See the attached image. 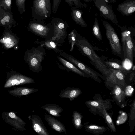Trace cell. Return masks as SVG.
I'll return each mask as SVG.
<instances>
[{
  "label": "cell",
  "mask_w": 135,
  "mask_h": 135,
  "mask_svg": "<svg viewBox=\"0 0 135 135\" xmlns=\"http://www.w3.org/2000/svg\"><path fill=\"white\" fill-rule=\"evenodd\" d=\"M75 46L82 54L89 59L91 64L105 77L108 73L109 68L104 63L101 57L96 53L94 47L87 40L81 36L77 41Z\"/></svg>",
  "instance_id": "6da1fadb"
},
{
  "label": "cell",
  "mask_w": 135,
  "mask_h": 135,
  "mask_svg": "<svg viewBox=\"0 0 135 135\" xmlns=\"http://www.w3.org/2000/svg\"><path fill=\"white\" fill-rule=\"evenodd\" d=\"M61 55L67 60L73 64L78 69L87 75L90 78L100 83V78L104 80L105 77L103 75L89 67L84 63L76 59L73 56L63 52Z\"/></svg>",
  "instance_id": "7a4b0ae2"
},
{
  "label": "cell",
  "mask_w": 135,
  "mask_h": 135,
  "mask_svg": "<svg viewBox=\"0 0 135 135\" xmlns=\"http://www.w3.org/2000/svg\"><path fill=\"white\" fill-rule=\"evenodd\" d=\"M85 104L91 113L102 117L103 108L107 110L111 107L110 101L108 99L103 100L100 94L99 93L95 94L93 100L86 101Z\"/></svg>",
  "instance_id": "3957f363"
},
{
  "label": "cell",
  "mask_w": 135,
  "mask_h": 135,
  "mask_svg": "<svg viewBox=\"0 0 135 135\" xmlns=\"http://www.w3.org/2000/svg\"><path fill=\"white\" fill-rule=\"evenodd\" d=\"M105 27L106 36L108 40L112 51L118 54H121V47L119 40L113 27L108 22L101 20Z\"/></svg>",
  "instance_id": "277c9868"
},
{
  "label": "cell",
  "mask_w": 135,
  "mask_h": 135,
  "mask_svg": "<svg viewBox=\"0 0 135 135\" xmlns=\"http://www.w3.org/2000/svg\"><path fill=\"white\" fill-rule=\"evenodd\" d=\"M95 5L105 19L114 23L117 22V18L111 6L105 0H94Z\"/></svg>",
  "instance_id": "5b68a950"
},
{
  "label": "cell",
  "mask_w": 135,
  "mask_h": 135,
  "mask_svg": "<svg viewBox=\"0 0 135 135\" xmlns=\"http://www.w3.org/2000/svg\"><path fill=\"white\" fill-rule=\"evenodd\" d=\"M3 119L6 123L18 130H25V126L26 123L23 120L13 112H4L2 114Z\"/></svg>",
  "instance_id": "8992f818"
},
{
  "label": "cell",
  "mask_w": 135,
  "mask_h": 135,
  "mask_svg": "<svg viewBox=\"0 0 135 135\" xmlns=\"http://www.w3.org/2000/svg\"><path fill=\"white\" fill-rule=\"evenodd\" d=\"M104 80L105 85L109 86L124 82V76L120 71L109 68L108 73L105 76Z\"/></svg>",
  "instance_id": "52a82bcc"
},
{
  "label": "cell",
  "mask_w": 135,
  "mask_h": 135,
  "mask_svg": "<svg viewBox=\"0 0 135 135\" xmlns=\"http://www.w3.org/2000/svg\"><path fill=\"white\" fill-rule=\"evenodd\" d=\"M130 31L126 30L122 33V40L128 58L133 59V45Z\"/></svg>",
  "instance_id": "ba28073f"
},
{
  "label": "cell",
  "mask_w": 135,
  "mask_h": 135,
  "mask_svg": "<svg viewBox=\"0 0 135 135\" xmlns=\"http://www.w3.org/2000/svg\"><path fill=\"white\" fill-rule=\"evenodd\" d=\"M32 127L33 130L39 135H49L46 128L42 120L39 116L32 114L31 117Z\"/></svg>",
  "instance_id": "9c48e42d"
},
{
  "label": "cell",
  "mask_w": 135,
  "mask_h": 135,
  "mask_svg": "<svg viewBox=\"0 0 135 135\" xmlns=\"http://www.w3.org/2000/svg\"><path fill=\"white\" fill-rule=\"evenodd\" d=\"M44 118L48 125L52 129L59 133H64L67 134L66 129L65 125L52 116L45 113Z\"/></svg>",
  "instance_id": "30bf717a"
},
{
  "label": "cell",
  "mask_w": 135,
  "mask_h": 135,
  "mask_svg": "<svg viewBox=\"0 0 135 135\" xmlns=\"http://www.w3.org/2000/svg\"><path fill=\"white\" fill-rule=\"evenodd\" d=\"M117 9L124 16H129L135 11V0H126L119 4Z\"/></svg>",
  "instance_id": "8fae6325"
},
{
  "label": "cell",
  "mask_w": 135,
  "mask_h": 135,
  "mask_svg": "<svg viewBox=\"0 0 135 135\" xmlns=\"http://www.w3.org/2000/svg\"><path fill=\"white\" fill-rule=\"evenodd\" d=\"M82 93L81 90L80 88L68 87L61 91L59 95L61 98L69 99L72 101Z\"/></svg>",
  "instance_id": "7c38bea8"
},
{
  "label": "cell",
  "mask_w": 135,
  "mask_h": 135,
  "mask_svg": "<svg viewBox=\"0 0 135 135\" xmlns=\"http://www.w3.org/2000/svg\"><path fill=\"white\" fill-rule=\"evenodd\" d=\"M38 90L33 88L26 87H19L15 88L13 90H8V93L15 97H20L27 95L38 91Z\"/></svg>",
  "instance_id": "4fadbf2b"
},
{
  "label": "cell",
  "mask_w": 135,
  "mask_h": 135,
  "mask_svg": "<svg viewBox=\"0 0 135 135\" xmlns=\"http://www.w3.org/2000/svg\"><path fill=\"white\" fill-rule=\"evenodd\" d=\"M71 10L72 18L76 24L82 27H87V24L82 18L83 12L81 10L75 7H71Z\"/></svg>",
  "instance_id": "5bb4252c"
},
{
  "label": "cell",
  "mask_w": 135,
  "mask_h": 135,
  "mask_svg": "<svg viewBox=\"0 0 135 135\" xmlns=\"http://www.w3.org/2000/svg\"><path fill=\"white\" fill-rule=\"evenodd\" d=\"M59 60L63 65V69L67 71H71L83 77L89 78V76L85 74L73 64L64 59L59 57Z\"/></svg>",
  "instance_id": "9a60e30c"
},
{
  "label": "cell",
  "mask_w": 135,
  "mask_h": 135,
  "mask_svg": "<svg viewBox=\"0 0 135 135\" xmlns=\"http://www.w3.org/2000/svg\"><path fill=\"white\" fill-rule=\"evenodd\" d=\"M86 131L95 135L102 134L107 130L104 126H100L86 122L84 123Z\"/></svg>",
  "instance_id": "2e32d148"
},
{
  "label": "cell",
  "mask_w": 135,
  "mask_h": 135,
  "mask_svg": "<svg viewBox=\"0 0 135 135\" xmlns=\"http://www.w3.org/2000/svg\"><path fill=\"white\" fill-rule=\"evenodd\" d=\"M42 108L49 114L57 117L61 116L60 113L63 110L61 107L54 104L44 105L42 107Z\"/></svg>",
  "instance_id": "e0dca14e"
},
{
  "label": "cell",
  "mask_w": 135,
  "mask_h": 135,
  "mask_svg": "<svg viewBox=\"0 0 135 135\" xmlns=\"http://www.w3.org/2000/svg\"><path fill=\"white\" fill-rule=\"evenodd\" d=\"M32 81L26 80V79L23 78L12 79L7 81L5 83L4 87V88H8L20 84L32 83Z\"/></svg>",
  "instance_id": "ac0fdd59"
},
{
  "label": "cell",
  "mask_w": 135,
  "mask_h": 135,
  "mask_svg": "<svg viewBox=\"0 0 135 135\" xmlns=\"http://www.w3.org/2000/svg\"><path fill=\"white\" fill-rule=\"evenodd\" d=\"M35 8L40 15L46 17L48 12L45 0H35L34 2Z\"/></svg>",
  "instance_id": "d6986e66"
},
{
  "label": "cell",
  "mask_w": 135,
  "mask_h": 135,
  "mask_svg": "<svg viewBox=\"0 0 135 135\" xmlns=\"http://www.w3.org/2000/svg\"><path fill=\"white\" fill-rule=\"evenodd\" d=\"M81 36L74 29H73L68 34V38L69 44L70 45V52L73 51L77 41Z\"/></svg>",
  "instance_id": "ffe728a7"
},
{
  "label": "cell",
  "mask_w": 135,
  "mask_h": 135,
  "mask_svg": "<svg viewBox=\"0 0 135 135\" xmlns=\"http://www.w3.org/2000/svg\"><path fill=\"white\" fill-rule=\"evenodd\" d=\"M83 115L76 111H74L72 115V123L74 127L78 129H81L83 125L82 124L81 120Z\"/></svg>",
  "instance_id": "44dd1931"
},
{
  "label": "cell",
  "mask_w": 135,
  "mask_h": 135,
  "mask_svg": "<svg viewBox=\"0 0 135 135\" xmlns=\"http://www.w3.org/2000/svg\"><path fill=\"white\" fill-rule=\"evenodd\" d=\"M112 93L115 99L119 102L123 100L126 95L121 88L117 85L114 86Z\"/></svg>",
  "instance_id": "7402d4cb"
},
{
  "label": "cell",
  "mask_w": 135,
  "mask_h": 135,
  "mask_svg": "<svg viewBox=\"0 0 135 135\" xmlns=\"http://www.w3.org/2000/svg\"><path fill=\"white\" fill-rule=\"evenodd\" d=\"M102 113L103 116V118L105 119V122L108 127L112 131L116 132V128L112 118L107 112V109L105 108H103Z\"/></svg>",
  "instance_id": "603a6c76"
},
{
  "label": "cell",
  "mask_w": 135,
  "mask_h": 135,
  "mask_svg": "<svg viewBox=\"0 0 135 135\" xmlns=\"http://www.w3.org/2000/svg\"><path fill=\"white\" fill-rule=\"evenodd\" d=\"M93 33L94 36L99 41L102 39L98 20L96 17L95 19L94 24L92 29Z\"/></svg>",
  "instance_id": "cb8c5ba5"
},
{
  "label": "cell",
  "mask_w": 135,
  "mask_h": 135,
  "mask_svg": "<svg viewBox=\"0 0 135 135\" xmlns=\"http://www.w3.org/2000/svg\"><path fill=\"white\" fill-rule=\"evenodd\" d=\"M66 2L71 7L75 6L77 8H85L87 5L83 4L80 0H65Z\"/></svg>",
  "instance_id": "d4e9b609"
},
{
  "label": "cell",
  "mask_w": 135,
  "mask_h": 135,
  "mask_svg": "<svg viewBox=\"0 0 135 135\" xmlns=\"http://www.w3.org/2000/svg\"><path fill=\"white\" fill-rule=\"evenodd\" d=\"M104 63L108 68L116 69L118 70L123 71H125L123 67L117 63L110 61H104Z\"/></svg>",
  "instance_id": "484cf974"
},
{
  "label": "cell",
  "mask_w": 135,
  "mask_h": 135,
  "mask_svg": "<svg viewBox=\"0 0 135 135\" xmlns=\"http://www.w3.org/2000/svg\"><path fill=\"white\" fill-rule=\"evenodd\" d=\"M11 3V0H1L0 3V7H3L5 9L10 8Z\"/></svg>",
  "instance_id": "4316f807"
},
{
  "label": "cell",
  "mask_w": 135,
  "mask_h": 135,
  "mask_svg": "<svg viewBox=\"0 0 135 135\" xmlns=\"http://www.w3.org/2000/svg\"><path fill=\"white\" fill-rule=\"evenodd\" d=\"M127 118V114L125 112H123L120 115L117 121V123L118 125L124 123Z\"/></svg>",
  "instance_id": "83f0119b"
},
{
  "label": "cell",
  "mask_w": 135,
  "mask_h": 135,
  "mask_svg": "<svg viewBox=\"0 0 135 135\" xmlns=\"http://www.w3.org/2000/svg\"><path fill=\"white\" fill-rule=\"evenodd\" d=\"M131 60L128 58L126 59L123 63V67L125 69L129 70L131 68L132 64Z\"/></svg>",
  "instance_id": "f1b7e54d"
},
{
  "label": "cell",
  "mask_w": 135,
  "mask_h": 135,
  "mask_svg": "<svg viewBox=\"0 0 135 135\" xmlns=\"http://www.w3.org/2000/svg\"><path fill=\"white\" fill-rule=\"evenodd\" d=\"M61 0H53L52 9L53 12L54 13H56Z\"/></svg>",
  "instance_id": "f546056e"
},
{
  "label": "cell",
  "mask_w": 135,
  "mask_h": 135,
  "mask_svg": "<svg viewBox=\"0 0 135 135\" xmlns=\"http://www.w3.org/2000/svg\"><path fill=\"white\" fill-rule=\"evenodd\" d=\"M133 88L131 86H127L126 87L125 90L126 95L128 96H131L133 93Z\"/></svg>",
  "instance_id": "4dcf8cb0"
},
{
  "label": "cell",
  "mask_w": 135,
  "mask_h": 135,
  "mask_svg": "<svg viewBox=\"0 0 135 135\" xmlns=\"http://www.w3.org/2000/svg\"><path fill=\"white\" fill-rule=\"evenodd\" d=\"M25 0H16V3L18 6L23 10H25Z\"/></svg>",
  "instance_id": "1f68e13d"
},
{
  "label": "cell",
  "mask_w": 135,
  "mask_h": 135,
  "mask_svg": "<svg viewBox=\"0 0 135 135\" xmlns=\"http://www.w3.org/2000/svg\"><path fill=\"white\" fill-rule=\"evenodd\" d=\"M131 112V118L133 119L135 118V101L133 103Z\"/></svg>",
  "instance_id": "d6a6232c"
},
{
  "label": "cell",
  "mask_w": 135,
  "mask_h": 135,
  "mask_svg": "<svg viewBox=\"0 0 135 135\" xmlns=\"http://www.w3.org/2000/svg\"><path fill=\"white\" fill-rule=\"evenodd\" d=\"M33 25L36 27L37 29L39 31H42L44 29V27L41 25L38 24L36 25V24H33Z\"/></svg>",
  "instance_id": "836d02e7"
},
{
  "label": "cell",
  "mask_w": 135,
  "mask_h": 135,
  "mask_svg": "<svg viewBox=\"0 0 135 135\" xmlns=\"http://www.w3.org/2000/svg\"><path fill=\"white\" fill-rule=\"evenodd\" d=\"M14 45L13 43L12 42H10L6 43V46L7 48H11Z\"/></svg>",
  "instance_id": "e575fe53"
},
{
  "label": "cell",
  "mask_w": 135,
  "mask_h": 135,
  "mask_svg": "<svg viewBox=\"0 0 135 135\" xmlns=\"http://www.w3.org/2000/svg\"><path fill=\"white\" fill-rule=\"evenodd\" d=\"M37 62V60L35 58H33L31 60V64L33 66H35Z\"/></svg>",
  "instance_id": "d590c367"
},
{
  "label": "cell",
  "mask_w": 135,
  "mask_h": 135,
  "mask_svg": "<svg viewBox=\"0 0 135 135\" xmlns=\"http://www.w3.org/2000/svg\"><path fill=\"white\" fill-rule=\"evenodd\" d=\"M50 44L51 46H52V47L53 48H54L56 46V45L52 41L51 42H50Z\"/></svg>",
  "instance_id": "8d00e7d4"
},
{
  "label": "cell",
  "mask_w": 135,
  "mask_h": 135,
  "mask_svg": "<svg viewBox=\"0 0 135 135\" xmlns=\"http://www.w3.org/2000/svg\"><path fill=\"white\" fill-rule=\"evenodd\" d=\"M11 39L9 38H7L4 40V42L5 43H7L10 42Z\"/></svg>",
  "instance_id": "74e56055"
},
{
  "label": "cell",
  "mask_w": 135,
  "mask_h": 135,
  "mask_svg": "<svg viewBox=\"0 0 135 135\" xmlns=\"http://www.w3.org/2000/svg\"><path fill=\"white\" fill-rule=\"evenodd\" d=\"M117 0H109L110 2L114 3Z\"/></svg>",
  "instance_id": "f35d334b"
},
{
  "label": "cell",
  "mask_w": 135,
  "mask_h": 135,
  "mask_svg": "<svg viewBox=\"0 0 135 135\" xmlns=\"http://www.w3.org/2000/svg\"><path fill=\"white\" fill-rule=\"evenodd\" d=\"M85 1L86 2H90L92 1H93L94 0H83Z\"/></svg>",
  "instance_id": "ab89813d"
},
{
  "label": "cell",
  "mask_w": 135,
  "mask_h": 135,
  "mask_svg": "<svg viewBox=\"0 0 135 135\" xmlns=\"http://www.w3.org/2000/svg\"><path fill=\"white\" fill-rule=\"evenodd\" d=\"M105 0L106 1V2H108L109 1V0Z\"/></svg>",
  "instance_id": "60d3db41"
},
{
  "label": "cell",
  "mask_w": 135,
  "mask_h": 135,
  "mask_svg": "<svg viewBox=\"0 0 135 135\" xmlns=\"http://www.w3.org/2000/svg\"><path fill=\"white\" fill-rule=\"evenodd\" d=\"M134 51H135V45L134 46Z\"/></svg>",
  "instance_id": "b9f144b4"
},
{
  "label": "cell",
  "mask_w": 135,
  "mask_h": 135,
  "mask_svg": "<svg viewBox=\"0 0 135 135\" xmlns=\"http://www.w3.org/2000/svg\"><path fill=\"white\" fill-rule=\"evenodd\" d=\"M134 33H135V29L134 30Z\"/></svg>",
  "instance_id": "7bdbcfd3"
}]
</instances>
